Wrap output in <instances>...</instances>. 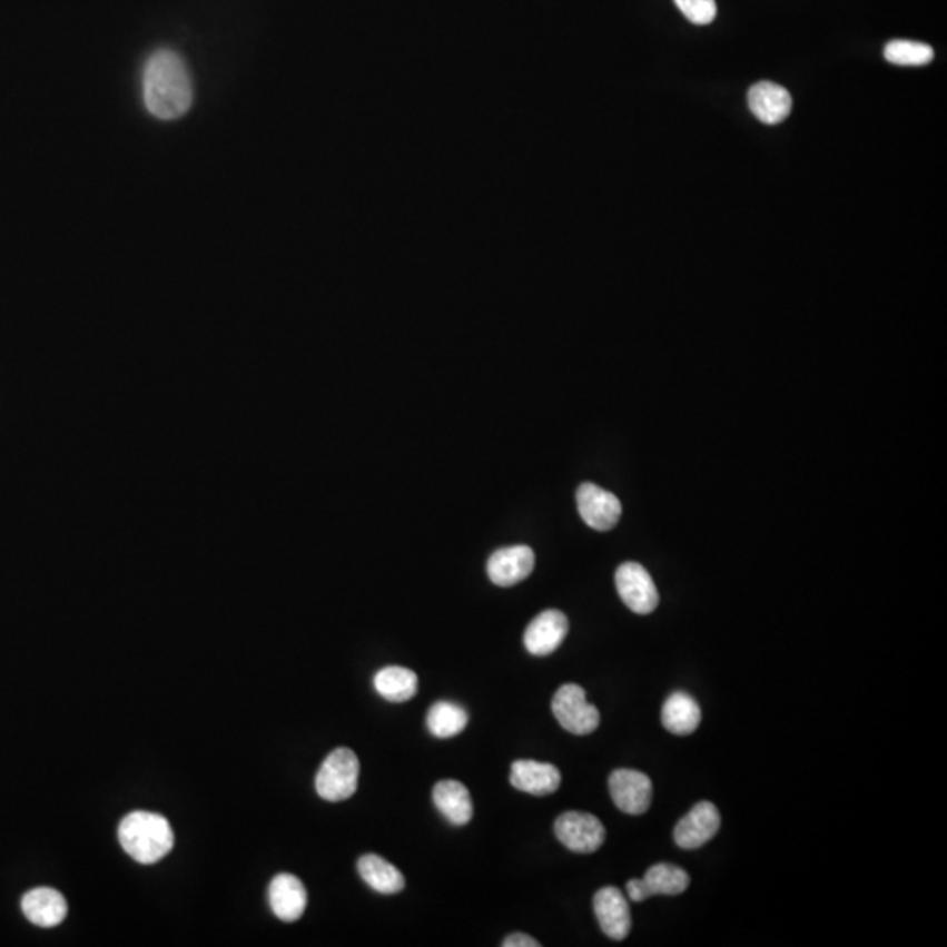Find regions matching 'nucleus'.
Masks as SVG:
<instances>
[{"mask_svg":"<svg viewBox=\"0 0 947 947\" xmlns=\"http://www.w3.org/2000/svg\"><path fill=\"white\" fill-rule=\"evenodd\" d=\"M535 568V553L529 546L502 548L495 551L486 563V572L493 584L502 588L514 586L526 580Z\"/></svg>","mask_w":947,"mask_h":947,"instance_id":"10","label":"nucleus"},{"mask_svg":"<svg viewBox=\"0 0 947 947\" xmlns=\"http://www.w3.org/2000/svg\"><path fill=\"white\" fill-rule=\"evenodd\" d=\"M21 909L30 923L42 928L57 927L66 919L67 902L53 888H36L23 897Z\"/></svg>","mask_w":947,"mask_h":947,"instance_id":"16","label":"nucleus"},{"mask_svg":"<svg viewBox=\"0 0 947 947\" xmlns=\"http://www.w3.org/2000/svg\"><path fill=\"white\" fill-rule=\"evenodd\" d=\"M593 909L600 928L612 940H623L632 930V916H630L629 900L620 889L614 886H605L599 889L593 898Z\"/></svg>","mask_w":947,"mask_h":947,"instance_id":"9","label":"nucleus"},{"mask_svg":"<svg viewBox=\"0 0 947 947\" xmlns=\"http://www.w3.org/2000/svg\"><path fill=\"white\" fill-rule=\"evenodd\" d=\"M510 781L516 790L546 797L554 793L562 785V773L551 763L535 760H516L511 766Z\"/></svg>","mask_w":947,"mask_h":947,"instance_id":"13","label":"nucleus"},{"mask_svg":"<svg viewBox=\"0 0 947 947\" xmlns=\"http://www.w3.org/2000/svg\"><path fill=\"white\" fill-rule=\"evenodd\" d=\"M551 709L563 729L574 736H588L599 729V709L588 702L586 693L580 684L560 687L554 693Z\"/></svg>","mask_w":947,"mask_h":947,"instance_id":"4","label":"nucleus"},{"mask_svg":"<svg viewBox=\"0 0 947 947\" xmlns=\"http://www.w3.org/2000/svg\"><path fill=\"white\" fill-rule=\"evenodd\" d=\"M627 894H629V898L632 902H644V900L651 898L644 879H630V881L627 882Z\"/></svg>","mask_w":947,"mask_h":947,"instance_id":"25","label":"nucleus"},{"mask_svg":"<svg viewBox=\"0 0 947 947\" xmlns=\"http://www.w3.org/2000/svg\"><path fill=\"white\" fill-rule=\"evenodd\" d=\"M356 867L365 885L377 894L397 895L406 888V879L401 870L377 855H364Z\"/></svg>","mask_w":947,"mask_h":947,"instance_id":"19","label":"nucleus"},{"mask_svg":"<svg viewBox=\"0 0 947 947\" xmlns=\"http://www.w3.org/2000/svg\"><path fill=\"white\" fill-rule=\"evenodd\" d=\"M575 499L583 522L593 530L608 532L620 522L621 502L614 493L593 483H583Z\"/></svg>","mask_w":947,"mask_h":947,"instance_id":"8","label":"nucleus"},{"mask_svg":"<svg viewBox=\"0 0 947 947\" xmlns=\"http://www.w3.org/2000/svg\"><path fill=\"white\" fill-rule=\"evenodd\" d=\"M642 879H644L651 897L653 895L674 897V895L687 891L688 886H690V876L681 867L671 864L653 865Z\"/></svg>","mask_w":947,"mask_h":947,"instance_id":"22","label":"nucleus"},{"mask_svg":"<svg viewBox=\"0 0 947 947\" xmlns=\"http://www.w3.org/2000/svg\"><path fill=\"white\" fill-rule=\"evenodd\" d=\"M504 947H539L541 944L534 939V937H530L526 934H513L510 937H505L504 943H502Z\"/></svg>","mask_w":947,"mask_h":947,"instance_id":"26","label":"nucleus"},{"mask_svg":"<svg viewBox=\"0 0 947 947\" xmlns=\"http://www.w3.org/2000/svg\"><path fill=\"white\" fill-rule=\"evenodd\" d=\"M749 109L754 117L766 125H778L790 117L791 96L787 88L770 81H760L751 87L748 93Z\"/></svg>","mask_w":947,"mask_h":947,"instance_id":"14","label":"nucleus"},{"mask_svg":"<svg viewBox=\"0 0 947 947\" xmlns=\"http://www.w3.org/2000/svg\"><path fill=\"white\" fill-rule=\"evenodd\" d=\"M142 99L146 109L160 120H176L190 109V72L176 51L164 48L149 57L142 71Z\"/></svg>","mask_w":947,"mask_h":947,"instance_id":"1","label":"nucleus"},{"mask_svg":"<svg viewBox=\"0 0 947 947\" xmlns=\"http://www.w3.org/2000/svg\"><path fill=\"white\" fill-rule=\"evenodd\" d=\"M702 711L693 697L675 691L663 703L662 723L674 736H690L699 729Z\"/></svg>","mask_w":947,"mask_h":947,"instance_id":"18","label":"nucleus"},{"mask_svg":"<svg viewBox=\"0 0 947 947\" xmlns=\"http://www.w3.org/2000/svg\"><path fill=\"white\" fill-rule=\"evenodd\" d=\"M432 799L437 811L455 827H464L474 816L471 793L460 781H453V779L438 781L432 791Z\"/></svg>","mask_w":947,"mask_h":947,"instance_id":"17","label":"nucleus"},{"mask_svg":"<svg viewBox=\"0 0 947 947\" xmlns=\"http://www.w3.org/2000/svg\"><path fill=\"white\" fill-rule=\"evenodd\" d=\"M554 833L565 848L580 855L595 852L602 848L605 840L604 825L588 812H563L554 821Z\"/></svg>","mask_w":947,"mask_h":947,"instance_id":"5","label":"nucleus"},{"mask_svg":"<svg viewBox=\"0 0 947 947\" xmlns=\"http://www.w3.org/2000/svg\"><path fill=\"white\" fill-rule=\"evenodd\" d=\"M614 580H616L618 593L630 611L635 614H650L658 608L660 596H658L657 586L651 580L650 572L645 571L641 563H621Z\"/></svg>","mask_w":947,"mask_h":947,"instance_id":"6","label":"nucleus"},{"mask_svg":"<svg viewBox=\"0 0 947 947\" xmlns=\"http://www.w3.org/2000/svg\"><path fill=\"white\" fill-rule=\"evenodd\" d=\"M720 812L714 803L699 802L674 828V840L679 848L699 849L720 830Z\"/></svg>","mask_w":947,"mask_h":947,"instance_id":"11","label":"nucleus"},{"mask_svg":"<svg viewBox=\"0 0 947 947\" xmlns=\"http://www.w3.org/2000/svg\"><path fill=\"white\" fill-rule=\"evenodd\" d=\"M609 791L618 809L625 815H644L653 800V782L639 770H614L609 778Z\"/></svg>","mask_w":947,"mask_h":947,"instance_id":"7","label":"nucleus"},{"mask_svg":"<svg viewBox=\"0 0 947 947\" xmlns=\"http://www.w3.org/2000/svg\"><path fill=\"white\" fill-rule=\"evenodd\" d=\"M121 846L139 864H157L175 846L169 821L155 812L137 811L125 816L118 828Z\"/></svg>","mask_w":947,"mask_h":947,"instance_id":"2","label":"nucleus"},{"mask_svg":"<svg viewBox=\"0 0 947 947\" xmlns=\"http://www.w3.org/2000/svg\"><path fill=\"white\" fill-rule=\"evenodd\" d=\"M679 11L696 26H709L718 14L716 0H674Z\"/></svg>","mask_w":947,"mask_h":947,"instance_id":"24","label":"nucleus"},{"mask_svg":"<svg viewBox=\"0 0 947 947\" xmlns=\"http://www.w3.org/2000/svg\"><path fill=\"white\" fill-rule=\"evenodd\" d=\"M269 904L282 921H297L307 907V891L303 881L292 874H277L270 881Z\"/></svg>","mask_w":947,"mask_h":947,"instance_id":"15","label":"nucleus"},{"mask_svg":"<svg viewBox=\"0 0 947 947\" xmlns=\"http://www.w3.org/2000/svg\"><path fill=\"white\" fill-rule=\"evenodd\" d=\"M885 59L894 66L919 67L927 66L934 60L931 46L916 41H891L886 45Z\"/></svg>","mask_w":947,"mask_h":947,"instance_id":"23","label":"nucleus"},{"mask_svg":"<svg viewBox=\"0 0 947 947\" xmlns=\"http://www.w3.org/2000/svg\"><path fill=\"white\" fill-rule=\"evenodd\" d=\"M374 688L388 702H407L418 693V675L406 667H385L374 675Z\"/></svg>","mask_w":947,"mask_h":947,"instance_id":"20","label":"nucleus"},{"mask_svg":"<svg viewBox=\"0 0 947 947\" xmlns=\"http://www.w3.org/2000/svg\"><path fill=\"white\" fill-rule=\"evenodd\" d=\"M569 632V620L562 611L550 609L535 618L525 630L526 651L534 657H548L562 645Z\"/></svg>","mask_w":947,"mask_h":947,"instance_id":"12","label":"nucleus"},{"mask_svg":"<svg viewBox=\"0 0 947 947\" xmlns=\"http://www.w3.org/2000/svg\"><path fill=\"white\" fill-rule=\"evenodd\" d=\"M468 723V714L458 703L435 702L428 714H426V727L431 730L432 736L438 739H450V737L458 736L464 732Z\"/></svg>","mask_w":947,"mask_h":947,"instance_id":"21","label":"nucleus"},{"mask_svg":"<svg viewBox=\"0 0 947 947\" xmlns=\"http://www.w3.org/2000/svg\"><path fill=\"white\" fill-rule=\"evenodd\" d=\"M358 776H361V761L352 749H336L325 758L316 773V791L327 802H343L355 795L358 788Z\"/></svg>","mask_w":947,"mask_h":947,"instance_id":"3","label":"nucleus"}]
</instances>
